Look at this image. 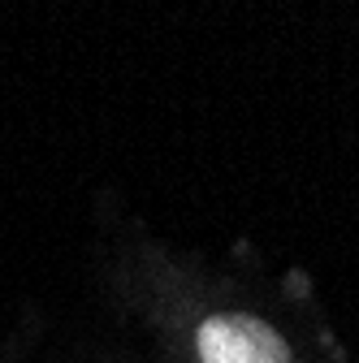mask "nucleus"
I'll list each match as a JSON object with an SVG mask.
<instances>
[{"label": "nucleus", "instance_id": "obj_1", "mask_svg": "<svg viewBox=\"0 0 359 363\" xmlns=\"http://www.w3.org/2000/svg\"><path fill=\"white\" fill-rule=\"evenodd\" d=\"M199 363H290L286 342L277 337L273 325L255 315H208L199 325Z\"/></svg>", "mask_w": 359, "mask_h": 363}]
</instances>
